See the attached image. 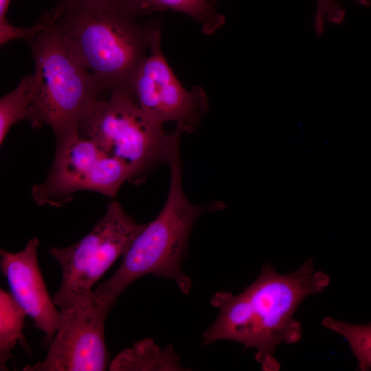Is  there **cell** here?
Listing matches in <instances>:
<instances>
[{"label": "cell", "mask_w": 371, "mask_h": 371, "mask_svg": "<svg viewBox=\"0 0 371 371\" xmlns=\"http://www.w3.org/2000/svg\"><path fill=\"white\" fill-rule=\"evenodd\" d=\"M28 43L36 85L28 120L48 126L56 142L78 133L82 120L109 91L74 56L43 13Z\"/></svg>", "instance_id": "obj_4"}, {"label": "cell", "mask_w": 371, "mask_h": 371, "mask_svg": "<svg viewBox=\"0 0 371 371\" xmlns=\"http://www.w3.org/2000/svg\"><path fill=\"white\" fill-rule=\"evenodd\" d=\"M127 89L143 112L164 125L175 122L183 133H192L209 108L203 88H185L167 62L161 47V27L155 30L149 52L133 74Z\"/></svg>", "instance_id": "obj_8"}, {"label": "cell", "mask_w": 371, "mask_h": 371, "mask_svg": "<svg viewBox=\"0 0 371 371\" xmlns=\"http://www.w3.org/2000/svg\"><path fill=\"white\" fill-rule=\"evenodd\" d=\"M112 308L93 297L60 310V320L44 360L25 371H103L109 370L104 326Z\"/></svg>", "instance_id": "obj_9"}, {"label": "cell", "mask_w": 371, "mask_h": 371, "mask_svg": "<svg viewBox=\"0 0 371 371\" xmlns=\"http://www.w3.org/2000/svg\"><path fill=\"white\" fill-rule=\"evenodd\" d=\"M25 311L10 292L0 290V370H7L6 364L12 358V350L19 342L25 350L28 349L23 330L25 328Z\"/></svg>", "instance_id": "obj_13"}, {"label": "cell", "mask_w": 371, "mask_h": 371, "mask_svg": "<svg viewBox=\"0 0 371 371\" xmlns=\"http://www.w3.org/2000/svg\"><path fill=\"white\" fill-rule=\"evenodd\" d=\"M322 324L348 342L357 359L358 370L371 369V322L355 324L328 316L323 319Z\"/></svg>", "instance_id": "obj_15"}, {"label": "cell", "mask_w": 371, "mask_h": 371, "mask_svg": "<svg viewBox=\"0 0 371 371\" xmlns=\"http://www.w3.org/2000/svg\"><path fill=\"white\" fill-rule=\"evenodd\" d=\"M111 371L186 370L170 345L161 349L152 339L137 341L119 352L110 362Z\"/></svg>", "instance_id": "obj_11"}, {"label": "cell", "mask_w": 371, "mask_h": 371, "mask_svg": "<svg viewBox=\"0 0 371 371\" xmlns=\"http://www.w3.org/2000/svg\"><path fill=\"white\" fill-rule=\"evenodd\" d=\"M330 281L327 273L315 269L313 258L286 274L265 265L240 293L221 291L212 297L210 303L219 314L203 333L201 345L221 340L241 343L256 350L255 358L263 370H279L276 348L296 343L302 335L294 318L296 310L306 297L324 291Z\"/></svg>", "instance_id": "obj_1"}, {"label": "cell", "mask_w": 371, "mask_h": 371, "mask_svg": "<svg viewBox=\"0 0 371 371\" xmlns=\"http://www.w3.org/2000/svg\"><path fill=\"white\" fill-rule=\"evenodd\" d=\"M78 134L95 142L108 155L131 171L132 181H141L150 169L168 164L180 146L183 133H170L150 119L126 87L111 89L80 122Z\"/></svg>", "instance_id": "obj_5"}, {"label": "cell", "mask_w": 371, "mask_h": 371, "mask_svg": "<svg viewBox=\"0 0 371 371\" xmlns=\"http://www.w3.org/2000/svg\"><path fill=\"white\" fill-rule=\"evenodd\" d=\"M358 3L368 5L370 0H356ZM345 12L335 0H317V7L313 23L317 36H322L324 30L325 19L340 24L344 19Z\"/></svg>", "instance_id": "obj_16"}, {"label": "cell", "mask_w": 371, "mask_h": 371, "mask_svg": "<svg viewBox=\"0 0 371 371\" xmlns=\"http://www.w3.org/2000/svg\"><path fill=\"white\" fill-rule=\"evenodd\" d=\"M39 240L30 239L23 250L10 252L1 249V270L10 294L45 334L49 346L60 320V311L48 293L38 262Z\"/></svg>", "instance_id": "obj_10"}, {"label": "cell", "mask_w": 371, "mask_h": 371, "mask_svg": "<svg viewBox=\"0 0 371 371\" xmlns=\"http://www.w3.org/2000/svg\"><path fill=\"white\" fill-rule=\"evenodd\" d=\"M146 224L137 223L117 201L92 229L75 244L52 247L50 255L61 270V283L52 297L59 310L93 297L95 283L120 257L123 256Z\"/></svg>", "instance_id": "obj_6"}, {"label": "cell", "mask_w": 371, "mask_h": 371, "mask_svg": "<svg viewBox=\"0 0 371 371\" xmlns=\"http://www.w3.org/2000/svg\"><path fill=\"white\" fill-rule=\"evenodd\" d=\"M43 14L107 91L128 87L160 25L140 22L143 15L133 0H58Z\"/></svg>", "instance_id": "obj_2"}, {"label": "cell", "mask_w": 371, "mask_h": 371, "mask_svg": "<svg viewBox=\"0 0 371 371\" xmlns=\"http://www.w3.org/2000/svg\"><path fill=\"white\" fill-rule=\"evenodd\" d=\"M179 148L168 162L170 183L164 205L134 238L117 271L93 291L95 300L113 308L132 282L148 274L173 280L184 295L192 291V280L181 269L191 229L203 213L222 210L225 205L221 201L196 205L188 199Z\"/></svg>", "instance_id": "obj_3"}, {"label": "cell", "mask_w": 371, "mask_h": 371, "mask_svg": "<svg viewBox=\"0 0 371 371\" xmlns=\"http://www.w3.org/2000/svg\"><path fill=\"white\" fill-rule=\"evenodd\" d=\"M132 179L125 164L76 133L56 142L47 177L32 188V196L37 204L54 207L65 205L74 193L82 190L114 198L124 183Z\"/></svg>", "instance_id": "obj_7"}, {"label": "cell", "mask_w": 371, "mask_h": 371, "mask_svg": "<svg viewBox=\"0 0 371 371\" xmlns=\"http://www.w3.org/2000/svg\"><path fill=\"white\" fill-rule=\"evenodd\" d=\"M34 74L25 76L18 85L0 100V144H2L11 127L18 122L28 120L35 93Z\"/></svg>", "instance_id": "obj_14"}, {"label": "cell", "mask_w": 371, "mask_h": 371, "mask_svg": "<svg viewBox=\"0 0 371 371\" xmlns=\"http://www.w3.org/2000/svg\"><path fill=\"white\" fill-rule=\"evenodd\" d=\"M10 0H0V23L8 21L6 13L10 5Z\"/></svg>", "instance_id": "obj_18"}, {"label": "cell", "mask_w": 371, "mask_h": 371, "mask_svg": "<svg viewBox=\"0 0 371 371\" xmlns=\"http://www.w3.org/2000/svg\"><path fill=\"white\" fill-rule=\"evenodd\" d=\"M143 15L172 10L184 14L201 27L207 35L218 30L225 17L218 13L211 0H133Z\"/></svg>", "instance_id": "obj_12"}, {"label": "cell", "mask_w": 371, "mask_h": 371, "mask_svg": "<svg viewBox=\"0 0 371 371\" xmlns=\"http://www.w3.org/2000/svg\"><path fill=\"white\" fill-rule=\"evenodd\" d=\"M37 23L31 27H16L9 21L0 23V43L4 45L10 41L17 39H25L26 41L35 35L39 29Z\"/></svg>", "instance_id": "obj_17"}, {"label": "cell", "mask_w": 371, "mask_h": 371, "mask_svg": "<svg viewBox=\"0 0 371 371\" xmlns=\"http://www.w3.org/2000/svg\"><path fill=\"white\" fill-rule=\"evenodd\" d=\"M214 3H215L218 0H211Z\"/></svg>", "instance_id": "obj_19"}]
</instances>
